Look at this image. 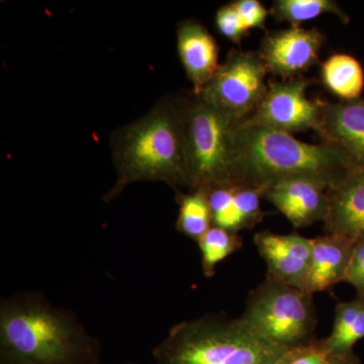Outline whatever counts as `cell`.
Returning a JSON list of instances; mask_svg holds the SVG:
<instances>
[{"label":"cell","instance_id":"23","mask_svg":"<svg viewBox=\"0 0 364 364\" xmlns=\"http://www.w3.org/2000/svg\"><path fill=\"white\" fill-rule=\"evenodd\" d=\"M218 30L227 39L234 43H240L248 33V28L244 25L240 14L235 7L233 2L223 6L215 16Z\"/></svg>","mask_w":364,"mask_h":364},{"label":"cell","instance_id":"21","mask_svg":"<svg viewBox=\"0 0 364 364\" xmlns=\"http://www.w3.org/2000/svg\"><path fill=\"white\" fill-rule=\"evenodd\" d=\"M198 244L202 253L203 274L205 277H213L220 262L240 250L243 246V238L239 234L213 226L198 241Z\"/></svg>","mask_w":364,"mask_h":364},{"label":"cell","instance_id":"17","mask_svg":"<svg viewBox=\"0 0 364 364\" xmlns=\"http://www.w3.org/2000/svg\"><path fill=\"white\" fill-rule=\"evenodd\" d=\"M364 338V296L335 306L334 323L325 341L332 350L346 353L354 351V345Z\"/></svg>","mask_w":364,"mask_h":364},{"label":"cell","instance_id":"14","mask_svg":"<svg viewBox=\"0 0 364 364\" xmlns=\"http://www.w3.org/2000/svg\"><path fill=\"white\" fill-rule=\"evenodd\" d=\"M207 195L213 226L239 234L252 229L264 218L260 205L262 189L233 184L213 189Z\"/></svg>","mask_w":364,"mask_h":364},{"label":"cell","instance_id":"1","mask_svg":"<svg viewBox=\"0 0 364 364\" xmlns=\"http://www.w3.org/2000/svg\"><path fill=\"white\" fill-rule=\"evenodd\" d=\"M102 346L77 316L42 294L0 303V364H100Z\"/></svg>","mask_w":364,"mask_h":364},{"label":"cell","instance_id":"6","mask_svg":"<svg viewBox=\"0 0 364 364\" xmlns=\"http://www.w3.org/2000/svg\"><path fill=\"white\" fill-rule=\"evenodd\" d=\"M314 294L267 277L249 294L241 318L263 338L284 349L316 339Z\"/></svg>","mask_w":364,"mask_h":364},{"label":"cell","instance_id":"13","mask_svg":"<svg viewBox=\"0 0 364 364\" xmlns=\"http://www.w3.org/2000/svg\"><path fill=\"white\" fill-rule=\"evenodd\" d=\"M327 193L326 234L340 235L355 243L364 240V168L351 170Z\"/></svg>","mask_w":364,"mask_h":364},{"label":"cell","instance_id":"10","mask_svg":"<svg viewBox=\"0 0 364 364\" xmlns=\"http://www.w3.org/2000/svg\"><path fill=\"white\" fill-rule=\"evenodd\" d=\"M253 241L267 263V277L296 289H305L312 262L313 239L298 234L262 231L254 235Z\"/></svg>","mask_w":364,"mask_h":364},{"label":"cell","instance_id":"8","mask_svg":"<svg viewBox=\"0 0 364 364\" xmlns=\"http://www.w3.org/2000/svg\"><path fill=\"white\" fill-rule=\"evenodd\" d=\"M309 82L291 78L284 82H269L257 109L242 124L265 127L287 133L317 131L325 102L306 97Z\"/></svg>","mask_w":364,"mask_h":364},{"label":"cell","instance_id":"19","mask_svg":"<svg viewBox=\"0 0 364 364\" xmlns=\"http://www.w3.org/2000/svg\"><path fill=\"white\" fill-rule=\"evenodd\" d=\"M176 200L179 205L177 231L198 242L213 227L207 193L203 191H191L188 193L177 191Z\"/></svg>","mask_w":364,"mask_h":364},{"label":"cell","instance_id":"12","mask_svg":"<svg viewBox=\"0 0 364 364\" xmlns=\"http://www.w3.org/2000/svg\"><path fill=\"white\" fill-rule=\"evenodd\" d=\"M316 132L323 143L341 151L355 168H364V100L325 102Z\"/></svg>","mask_w":364,"mask_h":364},{"label":"cell","instance_id":"25","mask_svg":"<svg viewBox=\"0 0 364 364\" xmlns=\"http://www.w3.org/2000/svg\"><path fill=\"white\" fill-rule=\"evenodd\" d=\"M344 282L355 289L356 296H364V240L356 242Z\"/></svg>","mask_w":364,"mask_h":364},{"label":"cell","instance_id":"4","mask_svg":"<svg viewBox=\"0 0 364 364\" xmlns=\"http://www.w3.org/2000/svg\"><path fill=\"white\" fill-rule=\"evenodd\" d=\"M286 350L241 318L208 314L174 325L153 358L154 364H272Z\"/></svg>","mask_w":364,"mask_h":364},{"label":"cell","instance_id":"18","mask_svg":"<svg viewBox=\"0 0 364 364\" xmlns=\"http://www.w3.org/2000/svg\"><path fill=\"white\" fill-rule=\"evenodd\" d=\"M322 78L328 90L345 100H358L364 88L360 63L346 54H335L322 64Z\"/></svg>","mask_w":364,"mask_h":364},{"label":"cell","instance_id":"7","mask_svg":"<svg viewBox=\"0 0 364 364\" xmlns=\"http://www.w3.org/2000/svg\"><path fill=\"white\" fill-rule=\"evenodd\" d=\"M267 72L259 52L233 50L198 97L240 123L253 114L264 97Z\"/></svg>","mask_w":364,"mask_h":364},{"label":"cell","instance_id":"20","mask_svg":"<svg viewBox=\"0 0 364 364\" xmlns=\"http://www.w3.org/2000/svg\"><path fill=\"white\" fill-rule=\"evenodd\" d=\"M270 13L275 20L287 21L291 26H299L304 21L326 14H335L344 23L349 21L338 4L332 0H277L273 2Z\"/></svg>","mask_w":364,"mask_h":364},{"label":"cell","instance_id":"11","mask_svg":"<svg viewBox=\"0 0 364 364\" xmlns=\"http://www.w3.org/2000/svg\"><path fill=\"white\" fill-rule=\"evenodd\" d=\"M328 186L317 179H286L268 186L263 198L268 200L293 224L305 228L325 221L329 208Z\"/></svg>","mask_w":364,"mask_h":364},{"label":"cell","instance_id":"9","mask_svg":"<svg viewBox=\"0 0 364 364\" xmlns=\"http://www.w3.org/2000/svg\"><path fill=\"white\" fill-rule=\"evenodd\" d=\"M324 35L317 30L291 26L269 33L261 44L259 54L267 72L291 78L308 70L318 59Z\"/></svg>","mask_w":364,"mask_h":364},{"label":"cell","instance_id":"22","mask_svg":"<svg viewBox=\"0 0 364 364\" xmlns=\"http://www.w3.org/2000/svg\"><path fill=\"white\" fill-rule=\"evenodd\" d=\"M272 364H360V359L355 351L341 353L332 350L323 338L287 349Z\"/></svg>","mask_w":364,"mask_h":364},{"label":"cell","instance_id":"24","mask_svg":"<svg viewBox=\"0 0 364 364\" xmlns=\"http://www.w3.org/2000/svg\"><path fill=\"white\" fill-rule=\"evenodd\" d=\"M248 30L264 28L268 11L258 0H237L233 2Z\"/></svg>","mask_w":364,"mask_h":364},{"label":"cell","instance_id":"5","mask_svg":"<svg viewBox=\"0 0 364 364\" xmlns=\"http://www.w3.org/2000/svg\"><path fill=\"white\" fill-rule=\"evenodd\" d=\"M238 122L195 95L186 102V156L189 191L233 186L234 140Z\"/></svg>","mask_w":364,"mask_h":364},{"label":"cell","instance_id":"15","mask_svg":"<svg viewBox=\"0 0 364 364\" xmlns=\"http://www.w3.org/2000/svg\"><path fill=\"white\" fill-rule=\"evenodd\" d=\"M177 48L195 95H198L221 65L217 42L202 23L188 20L177 28Z\"/></svg>","mask_w":364,"mask_h":364},{"label":"cell","instance_id":"3","mask_svg":"<svg viewBox=\"0 0 364 364\" xmlns=\"http://www.w3.org/2000/svg\"><path fill=\"white\" fill-rule=\"evenodd\" d=\"M356 169L329 144H308L287 132L239 123L235 132L233 184L262 189L286 179H317L328 188Z\"/></svg>","mask_w":364,"mask_h":364},{"label":"cell","instance_id":"2","mask_svg":"<svg viewBox=\"0 0 364 364\" xmlns=\"http://www.w3.org/2000/svg\"><path fill=\"white\" fill-rule=\"evenodd\" d=\"M186 102L164 98L150 112L112 136L117 179L105 193L109 203L132 183L162 181L188 188L186 156Z\"/></svg>","mask_w":364,"mask_h":364},{"label":"cell","instance_id":"16","mask_svg":"<svg viewBox=\"0 0 364 364\" xmlns=\"http://www.w3.org/2000/svg\"><path fill=\"white\" fill-rule=\"evenodd\" d=\"M355 244L335 234L314 238L312 262L304 291L320 293L344 282Z\"/></svg>","mask_w":364,"mask_h":364}]
</instances>
